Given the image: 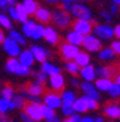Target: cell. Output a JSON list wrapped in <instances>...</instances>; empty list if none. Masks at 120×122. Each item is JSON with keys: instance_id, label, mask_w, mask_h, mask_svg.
<instances>
[{"instance_id": "1", "label": "cell", "mask_w": 120, "mask_h": 122, "mask_svg": "<svg viewBox=\"0 0 120 122\" xmlns=\"http://www.w3.org/2000/svg\"><path fill=\"white\" fill-rule=\"evenodd\" d=\"M52 20H53V23L55 25H58L60 29H66L72 22L71 16L68 15V12H66L64 10H60V9L55 10V12L52 16Z\"/></svg>"}, {"instance_id": "2", "label": "cell", "mask_w": 120, "mask_h": 122, "mask_svg": "<svg viewBox=\"0 0 120 122\" xmlns=\"http://www.w3.org/2000/svg\"><path fill=\"white\" fill-rule=\"evenodd\" d=\"M93 31L100 40H111L114 36V28L109 24H96L94 25Z\"/></svg>"}, {"instance_id": "3", "label": "cell", "mask_w": 120, "mask_h": 122, "mask_svg": "<svg viewBox=\"0 0 120 122\" xmlns=\"http://www.w3.org/2000/svg\"><path fill=\"white\" fill-rule=\"evenodd\" d=\"M24 114H27L30 118L34 121H41L43 118L42 111H41V104L32 103V102H25L24 105Z\"/></svg>"}, {"instance_id": "4", "label": "cell", "mask_w": 120, "mask_h": 122, "mask_svg": "<svg viewBox=\"0 0 120 122\" xmlns=\"http://www.w3.org/2000/svg\"><path fill=\"white\" fill-rule=\"evenodd\" d=\"M72 28H73V31L80 34L82 36H87V35H90V33L93 31L94 24H93L91 21L77 20L72 23Z\"/></svg>"}, {"instance_id": "5", "label": "cell", "mask_w": 120, "mask_h": 122, "mask_svg": "<svg viewBox=\"0 0 120 122\" xmlns=\"http://www.w3.org/2000/svg\"><path fill=\"white\" fill-rule=\"evenodd\" d=\"M71 12L75 17H77L78 20H82V21H91L93 18V15H91V11L82 4H75L72 5L71 7Z\"/></svg>"}, {"instance_id": "6", "label": "cell", "mask_w": 120, "mask_h": 122, "mask_svg": "<svg viewBox=\"0 0 120 122\" xmlns=\"http://www.w3.org/2000/svg\"><path fill=\"white\" fill-rule=\"evenodd\" d=\"M82 45H83V47L85 50L89 51V52H98L102 48V41L100 39H97L95 35L84 36Z\"/></svg>"}, {"instance_id": "7", "label": "cell", "mask_w": 120, "mask_h": 122, "mask_svg": "<svg viewBox=\"0 0 120 122\" xmlns=\"http://www.w3.org/2000/svg\"><path fill=\"white\" fill-rule=\"evenodd\" d=\"M59 52L64 59L68 61V59H75V57L79 53V48L77 46H73L68 42H64L60 45L59 47Z\"/></svg>"}, {"instance_id": "8", "label": "cell", "mask_w": 120, "mask_h": 122, "mask_svg": "<svg viewBox=\"0 0 120 122\" xmlns=\"http://www.w3.org/2000/svg\"><path fill=\"white\" fill-rule=\"evenodd\" d=\"M19 91L24 94H29V96H32V97H39L40 94L43 93V87L37 85V83H32V82H28L25 83L24 86H21L19 87Z\"/></svg>"}, {"instance_id": "9", "label": "cell", "mask_w": 120, "mask_h": 122, "mask_svg": "<svg viewBox=\"0 0 120 122\" xmlns=\"http://www.w3.org/2000/svg\"><path fill=\"white\" fill-rule=\"evenodd\" d=\"M43 100L46 102V105L50 109H57L61 105V96L55 92H46Z\"/></svg>"}, {"instance_id": "10", "label": "cell", "mask_w": 120, "mask_h": 122, "mask_svg": "<svg viewBox=\"0 0 120 122\" xmlns=\"http://www.w3.org/2000/svg\"><path fill=\"white\" fill-rule=\"evenodd\" d=\"M95 73L101 79H109V80H112L113 77L116 76V68H114L113 65L98 66V68L95 69Z\"/></svg>"}, {"instance_id": "11", "label": "cell", "mask_w": 120, "mask_h": 122, "mask_svg": "<svg viewBox=\"0 0 120 122\" xmlns=\"http://www.w3.org/2000/svg\"><path fill=\"white\" fill-rule=\"evenodd\" d=\"M80 88L85 93V97H88L90 99H94V100H98L100 99V93H98V91L96 90V87L91 82L84 81L83 83H80Z\"/></svg>"}, {"instance_id": "12", "label": "cell", "mask_w": 120, "mask_h": 122, "mask_svg": "<svg viewBox=\"0 0 120 122\" xmlns=\"http://www.w3.org/2000/svg\"><path fill=\"white\" fill-rule=\"evenodd\" d=\"M4 50L7 52L9 55H11L12 57H16V56H18L21 53V50H19L18 45H17V42L13 39H11V38L5 39V41H4Z\"/></svg>"}, {"instance_id": "13", "label": "cell", "mask_w": 120, "mask_h": 122, "mask_svg": "<svg viewBox=\"0 0 120 122\" xmlns=\"http://www.w3.org/2000/svg\"><path fill=\"white\" fill-rule=\"evenodd\" d=\"M50 86L53 87V90L55 93L58 94H62V90H64V77L60 74L57 75H52L50 76Z\"/></svg>"}, {"instance_id": "14", "label": "cell", "mask_w": 120, "mask_h": 122, "mask_svg": "<svg viewBox=\"0 0 120 122\" xmlns=\"http://www.w3.org/2000/svg\"><path fill=\"white\" fill-rule=\"evenodd\" d=\"M80 75L82 77L87 81V82H91L95 80L96 77V73H95V68L93 65H87V66H84L80 69Z\"/></svg>"}, {"instance_id": "15", "label": "cell", "mask_w": 120, "mask_h": 122, "mask_svg": "<svg viewBox=\"0 0 120 122\" xmlns=\"http://www.w3.org/2000/svg\"><path fill=\"white\" fill-rule=\"evenodd\" d=\"M113 81L109 79H101L98 77L95 82V87L97 91H102V92H109V90L112 88L113 86Z\"/></svg>"}, {"instance_id": "16", "label": "cell", "mask_w": 120, "mask_h": 122, "mask_svg": "<svg viewBox=\"0 0 120 122\" xmlns=\"http://www.w3.org/2000/svg\"><path fill=\"white\" fill-rule=\"evenodd\" d=\"M105 114L111 118H119L120 117V107L115 103H109L105 107Z\"/></svg>"}, {"instance_id": "17", "label": "cell", "mask_w": 120, "mask_h": 122, "mask_svg": "<svg viewBox=\"0 0 120 122\" xmlns=\"http://www.w3.org/2000/svg\"><path fill=\"white\" fill-rule=\"evenodd\" d=\"M30 52L32 53V56L41 63H46V58H47V56H49L48 52L40 46H32Z\"/></svg>"}, {"instance_id": "18", "label": "cell", "mask_w": 120, "mask_h": 122, "mask_svg": "<svg viewBox=\"0 0 120 122\" xmlns=\"http://www.w3.org/2000/svg\"><path fill=\"white\" fill-rule=\"evenodd\" d=\"M35 17H36V20L40 21L41 23H48L50 21V18H52V15H50V12L47 9L39 7L37 11L35 12Z\"/></svg>"}, {"instance_id": "19", "label": "cell", "mask_w": 120, "mask_h": 122, "mask_svg": "<svg viewBox=\"0 0 120 122\" xmlns=\"http://www.w3.org/2000/svg\"><path fill=\"white\" fill-rule=\"evenodd\" d=\"M116 57V55L114 53V51L111 47H102L98 51V58L102 61H112Z\"/></svg>"}, {"instance_id": "20", "label": "cell", "mask_w": 120, "mask_h": 122, "mask_svg": "<svg viewBox=\"0 0 120 122\" xmlns=\"http://www.w3.org/2000/svg\"><path fill=\"white\" fill-rule=\"evenodd\" d=\"M75 63L78 65V66H87L90 64V57L88 53H85V52H80L79 51V53L75 57Z\"/></svg>"}, {"instance_id": "21", "label": "cell", "mask_w": 120, "mask_h": 122, "mask_svg": "<svg viewBox=\"0 0 120 122\" xmlns=\"http://www.w3.org/2000/svg\"><path fill=\"white\" fill-rule=\"evenodd\" d=\"M34 63V56L30 51H24L19 56V64L24 65V66H30Z\"/></svg>"}, {"instance_id": "22", "label": "cell", "mask_w": 120, "mask_h": 122, "mask_svg": "<svg viewBox=\"0 0 120 122\" xmlns=\"http://www.w3.org/2000/svg\"><path fill=\"white\" fill-rule=\"evenodd\" d=\"M75 100H76V96L73 92H70V91L62 92V94H61V102L64 104L62 107H72Z\"/></svg>"}, {"instance_id": "23", "label": "cell", "mask_w": 120, "mask_h": 122, "mask_svg": "<svg viewBox=\"0 0 120 122\" xmlns=\"http://www.w3.org/2000/svg\"><path fill=\"white\" fill-rule=\"evenodd\" d=\"M83 39H84V36H82L80 34H78V33H76V31H71V33L67 34V42L71 44V45H73V46L82 45Z\"/></svg>"}, {"instance_id": "24", "label": "cell", "mask_w": 120, "mask_h": 122, "mask_svg": "<svg viewBox=\"0 0 120 122\" xmlns=\"http://www.w3.org/2000/svg\"><path fill=\"white\" fill-rule=\"evenodd\" d=\"M43 36L50 44H57L58 42V34L53 28H46L43 30Z\"/></svg>"}, {"instance_id": "25", "label": "cell", "mask_w": 120, "mask_h": 122, "mask_svg": "<svg viewBox=\"0 0 120 122\" xmlns=\"http://www.w3.org/2000/svg\"><path fill=\"white\" fill-rule=\"evenodd\" d=\"M75 111L78 112H85L88 110V105H87V100H85V97H80L77 100H75L73 105H72Z\"/></svg>"}, {"instance_id": "26", "label": "cell", "mask_w": 120, "mask_h": 122, "mask_svg": "<svg viewBox=\"0 0 120 122\" xmlns=\"http://www.w3.org/2000/svg\"><path fill=\"white\" fill-rule=\"evenodd\" d=\"M14 9H16V12H17L18 21L19 22H23V23H27L28 22V13H27L25 9L23 7V5L22 4H17Z\"/></svg>"}, {"instance_id": "27", "label": "cell", "mask_w": 120, "mask_h": 122, "mask_svg": "<svg viewBox=\"0 0 120 122\" xmlns=\"http://www.w3.org/2000/svg\"><path fill=\"white\" fill-rule=\"evenodd\" d=\"M23 7L25 9V11H27L28 15H35V12H36L37 9H39L37 4L34 1V0H24Z\"/></svg>"}, {"instance_id": "28", "label": "cell", "mask_w": 120, "mask_h": 122, "mask_svg": "<svg viewBox=\"0 0 120 122\" xmlns=\"http://www.w3.org/2000/svg\"><path fill=\"white\" fill-rule=\"evenodd\" d=\"M42 73L44 74H49L50 76L52 75H57V74H60V69L49 64V63H43L42 64Z\"/></svg>"}, {"instance_id": "29", "label": "cell", "mask_w": 120, "mask_h": 122, "mask_svg": "<svg viewBox=\"0 0 120 122\" xmlns=\"http://www.w3.org/2000/svg\"><path fill=\"white\" fill-rule=\"evenodd\" d=\"M1 96L4 97L5 100H11L13 98V90L10 85H5V87L1 90Z\"/></svg>"}, {"instance_id": "30", "label": "cell", "mask_w": 120, "mask_h": 122, "mask_svg": "<svg viewBox=\"0 0 120 122\" xmlns=\"http://www.w3.org/2000/svg\"><path fill=\"white\" fill-rule=\"evenodd\" d=\"M36 24L34 23L32 21H28L27 23H24V27H23V31L27 36H31V34L34 31V29H35Z\"/></svg>"}, {"instance_id": "31", "label": "cell", "mask_w": 120, "mask_h": 122, "mask_svg": "<svg viewBox=\"0 0 120 122\" xmlns=\"http://www.w3.org/2000/svg\"><path fill=\"white\" fill-rule=\"evenodd\" d=\"M66 70L68 73H71L72 75H77L80 71V69L75 62H67L66 63Z\"/></svg>"}, {"instance_id": "32", "label": "cell", "mask_w": 120, "mask_h": 122, "mask_svg": "<svg viewBox=\"0 0 120 122\" xmlns=\"http://www.w3.org/2000/svg\"><path fill=\"white\" fill-rule=\"evenodd\" d=\"M18 65H19V62H18V61L14 59V58H11V59H9L7 63H6V69H7L9 71H11V73H14L16 69L18 68Z\"/></svg>"}, {"instance_id": "33", "label": "cell", "mask_w": 120, "mask_h": 122, "mask_svg": "<svg viewBox=\"0 0 120 122\" xmlns=\"http://www.w3.org/2000/svg\"><path fill=\"white\" fill-rule=\"evenodd\" d=\"M43 30H44V28L42 25H36L35 29H34V31H32V34H31V38L35 39V40L41 39L43 36Z\"/></svg>"}, {"instance_id": "34", "label": "cell", "mask_w": 120, "mask_h": 122, "mask_svg": "<svg viewBox=\"0 0 120 122\" xmlns=\"http://www.w3.org/2000/svg\"><path fill=\"white\" fill-rule=\"evenodd\" d=\"M41 111H42V116L43 118H52L54 116V110L48 108L47 105H41Z\"/></svg>"}, {"instance_id": "35", "label": "cell", "mask_w": 120, "mask_h": 122, "mask_svg": "<svg viewBox=\"0 0 120 122\" xmlns=\"http://www.w3.org/2000/svg\"><path fill=\"white\" fill-rule=\"evenodd\" d=\"M25 102H27V100H25L22 96H16V97H14V99H12V103H13L14 108H18V109L24 108Z\"/></svg>"}, {"instance_id": "36", "label": "cell", "mask_w": 120, "mask_h": 122, "mask_svg": "<svg viewBox=\"0 0 120 122\" xmlns=\"http://www.w3.org/2000/svg\"><path fill=\"white\" fill-rule=\"evenodd\" d=\"M109 96L112 97V98H119L120 97V86L119 85H116L115 82L113 83V86H112V88L109 90Z\"/></svg>"}, {"instance_id": "37", "label": "cell", "mask_w": 120, "mask_h": 122, "mask_svg": "<svg viewBox=\"0 0 120 122\" xmlns=\"http://www.w3.org/2000/svg\"><path fill=\"white\" fill-rule=\"evenodd\" d=\"M0 24H1L4 28H6V29H11L12 28V24H11L10 20L3 13H0Z\"/></svg>"}, {"instance_id": "38", "label": "cell", "mask_w": 120, "mask_h": 122, "mask_svg": "<svg viewBox=\"0 0 120 122\" xmlns=\"http://www.w3.org/2000/svg\"><path fill=\"white\" fill-rule=\"evenodd\" d=\"M11 39H13L16 42L18 41L19 44H22V45H25V40H24V38L19 33H17V31H11V36H10Z\"/></svg>"}, {"instance_id": "39", "label": "cell", "mask_w": 120, "mask_h": 122, "mask_svg": "<svg viewBox=\"0 0 120 122\" xmlns=\"http://www.w3.org/2000/svg\"><path fill=\"white\" fill-rule=\"evenodd\" d=\"M85 100H87V105H88V110H96L98 108V103L97 100L90 99L88 97H85Z\"/></svg>"}, {"instance_id": "40", "label": "cell", "mask_w": 120, "mask_h": 122, "mask_svg": "<svg viewBox=\"0 0 120 122\" xmlns=\"http://www.w3.org/2000/svg\"><path fill=\"white\" fill-rule=\"evenodd\" d=\"M14 73H16V74H18V75H28V74H30V69H29L28 66H24V65L19 64L18 68L16 69V71H14Z\"/></svg>"}, {"instance_id": "41", "label": "cell", "mask_w": 120, "mask_h": 122, "mask_svg": "<svg viewBox=\"0 0 120 122\" xmlns=\"http://www.w3.org/2000/svg\"><path fill=\"white\" fill-rule=\"evenodd\" d=\"M35 76H36V83L37 85H40V86H43V83H44V81L47 80V76H46V74L44 73H42V71H39V73H36L35 74Z\"/></svg>"}, {"instance_id": "42", "label": "cell", "mask_w": 120, "mask_h": 122, "mask_svg": "<svg viewBox=\"0 0 120 122\" xmlns=\"http://www.w3.org/2000/svg\"><path fill=\"white\" fill-rule=\"evenodd\" d=\"M111 48L114 51V53H115L116 56H120V40L113 41L112 45H111Z\"/></svg>"}, {"instance_id": "43", "label": "cell", "mask_w": 120, "mask_h": 122, "mask_svg": "<svg viewBox=\"0 0 120 122\" xmlns=\"http://www.w3.org/2000/svg\"><path fill=\"white\" fill-rule=\"evenodd\" d=\"M100 16H101V18L105 20L106 22H112V20H113V16L108 11H101L100 12Z\"/></svg>"}, {"instance_id": "44", "label": "cell", "mask_w": 120, "mask_h": 122, "mask_svg": "<svg viewBox=\"0 0 120 122\" xmlns=\"http://www.w3.org/2000/svg\"><path fill=\"white\" fill-rule=\"evenodd\" d=\"M9 103L10 100H5V99H0V112H5L9 109Z\"/></svg>"}, {"instance_id": "45", "label": "cell", "mask_w": 120, "mask_h": 122, "mask_svg": "<svg viewBox=\"0 0 120 122\" xmlns=\"http://www.w3.org/2000/svg\"><path fill=\"white\" fill-rule=\"evenodd\" d=\"M62 111H64V114L66 116H72L73 112H75V110H73L72 107H62Z\"/></svg>"}, {"instance_id": "46", "label": "cell", "mask_w": 120, "mask_h": 122, "mask_svg": "<svg viewBox=\"0 0 120 122\" xmlns=\"http://www.w3.org/2000/svg\"><path fill=\"white\" fill-rule=\"evenodd\" d=\"M119 10H120V7L119 6H116V5H114V4H112L111 6H109V13L113 16V15H116L118 12H119Z\"/></svg>"}, {"instance_id": "47", "label": "cell", "mask_w": 120, "mask_h": 122, "mask_svg": "<svg viewBox=\"0 0 120 122\" xmlns=\"http://www.w3.org/2000/svg\"><path fill=\"white\" fill-rule=\"evenodd\" d=\"M9 12H10L11 17H12L14 21H18V17H17V12H16V9L14 7H9Z\"/></svg>"}, {"instance_id": "48", "label": "cell", "mask_w": 120, "mask_h": 122, "mask_svg": "<svg viewBox=\"0 0 120 122\" xmlns=\"http://www.w3.org/2000/svg\"><path fill=\"white\" fill-rule=\"evenodd\" d=\"M114 36L116 38V40H120V24L114 28Z\"/></svg>"}, {"instance_id": "49", "label": "cell", "mask_w": 120, "mask_h": 122, "mask_svg": "<svg viewBox=\"0 0 120 122\" xmlns=\"http://www.w3.org/2000/svg\"><path fill=\"white\" fill-rule=\"evenodd\" d=\"M22 120H23V122H35L32 118H30L27 114H24V112H22Z\"/></svg>"}, {"instance_id": "50", "label": "cell", "mask_w": 120, "mask_h": 122, "mask_svg": "<svg viewBox=\"0 0 120 122\" xmlns=\"http://www.w3.org/2000/svg\"><path fill=\"white\" fill-rule=\"evenodd\" d=\"M68 120H70L71 122H80V120H82V118H80L78 115H72V116H71L70 118H68Z\"/></svg>"}, {"instance_id": "51", "label": "cell", "mask_w": 120, "mask_h": 122, "mask_svg": "<svg viewBox=\"0 0 120 122\" xmlns=\"http://www.w3.org/2000/svg\"><path fill=\"white\" fill-rule=\"evenodd\" d=\"M7 0H0V7H1L3 10H6V7H7Z\"/></svg>"}, {"instance_id": "52", "label": "cell", "mask_w": 120, "mask_h": 122, "mask_svg": "<svg viewBox=\"0 0 120 122\" xmlns=\"http://www.w3.org/2000/svg\"><path fill=\"white\" fill-rule=\"evenodd\" d=\"M47 122H59V117L54 115L52 118H48V120H47Z\"/></svg>"}, {"instance_id": "53", "label": "cell", "mask_w": 120, "mask_h": 122, "mask_svg": "<svg viewBox=\"0 0 120 122\" xmlns=\"http://www.w3.org/2000/svg\"><path fill=\"white\" fill-rule=\"evenodd\" d=\"M4 41H5L4 33H3V30H1V29H0V44H4Z\"/></svg>"}, {"instance_id": "54", "label": "cell", "mask_w": 120, "mask_h": 122, "mask_svg": "<svg viewBox=\"0 0 120 122\" xmlns=\"http://www.w3.org/2000/svg\"><path fill=\"white\" fill-rule=\"evenodd\" d=\"M80 122H94V120L91 117H84L80 120Z\"/></svg>"}, {"instance_id": "55", "label": "cell", "mask_w": 120, "mask_h": 122, "mask_svg": "<svg viewBox=\"0 0 120 122\" xmlns=\"http://www.w3.org/2000/svg\"><path fill=\"white\" fill-rule=\"evenodd\" d=\"M79 0H62V3H65V4H71L72 5V3H78Z\"/></svg>"}, {"instance_id": "56", "label": "cell", "mask_w": 120, "mask_h": 122, "mask_svg": "<svg viewBox=\"0 0 120 122\" xmlns=\"http://www.w3.org/2000/svg\"><path fill=\"white\" fill-rule=\"evenodd\" d=\"M114 80H115V83L120 86V73H119V74H116V76L114 77Z\"/></svg>"}, {"instance_id": "57", "label": "cell", "mask_w": 120, "mask_h": 122, "mask_svg": "<svg viewBox=\"0 0 120 122\" xmlns=\"http://www.w3.org/2000/svg\"><path fill=\"white\" fill-rule=\"evenodd\" d=\"M71 82H72V85H73V86H79V81L77 80V77H73Z\"/></svg>"}, {"instance_id": "58", "label": "cell", "mask_w": 120, "mask_h": 122, "mask_svg": "<svg viewBox=\"0 0 120 122\" xmlns=\"http://www.w3.org/2000/svg\"><path fill=\"white\" fill-rule=\"evenodd\" d=\"M112 3H113L114 5H116V6L120 7V0H112Z\"/></svg>"}, {"instance_id": "59", "label": "cell", "mask_w": 120, "mask_h": 122, "mask_svg": "<svg viewBox=\"0 0 120 122\" xmlns=\"http://www.w3.org/2000/svg\"><path fill=\"white\" fill-rule=\"evenodd\" d=\"M94 122H103V118H102V117H96L95 120H94Z\"/></svg>"}, {"instance_id": "60", "label": "cell", "mask_w": 120, "mask_h": 122, "mask_svg": "<svg viewBox=\"0 0 120 122\" xmlns=\"http://www.w3.org/2000/svg\"><path fill=\"white\" fill-rule=\"evenodd\" d=\"M7 4L9 5H14L16 4V0H7Z\"/></svg>"}, {"instance_id": "61", "label": "cell", "mask_w": 120, "mask_h": 122, "mask_svg": "<svg viewBox=\"0 0 120 122\" xmlns=\"http://www.w3.org/2000/svg\"><path fill=\"white\" fill-rule=\"evenodd\" d=\"M46 1H48V3H57L58 0H46Z\"/></svg>"}, {"instance_id": "62", "label": "cell", "mask_w": 120, "mask_h": 122, "mask_svg": "<svg viewBox=\"0 0 120 122\" xmlns=\"http://www.w3.org/2000/svg\"><path fill=\"white\" fill-rule=\"evenodd\" d=\"M64 122H71V121H70V120H68V118H67V120H65Z\"/></svg>"}, {"instance_id": "63", "label": "cell", "mask_w": 120, "mask_h": 122, "mask_svg": "<svg viewBox=\"0 0 120 122\" xmlns=\"http://www.w3.org/2000/svg\"><path fill=\"white\" fill-rule=\"evenodd\" d=\"M119 118H120V117H119Z\"/></svg>"}]
</instances>
